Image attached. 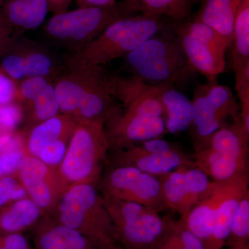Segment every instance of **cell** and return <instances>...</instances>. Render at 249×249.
<instances>
[{"mask_svg":"<svg viewBox=\"0 0 249 249\" xmlns=\"http://www.w3.org/2000/svg\"><path fill=\"white\" fill-rule=\"evenodd\" d=\"M24 107V132L36 124L60 114V106L53 83L47 87L34 101L22 106Z\"/></svg>","mask_w":249,"mask_h":249,"instance_id":"obj_27","label":"cell"},{"mask_svg":"<svg viewBox=\"0 0 249 249\" xmlns=\"http://www.w3.org/2000/svg\"><path fill=\"white\" fill-rule=\"evenodd\" d=\"M232 249H235V248H232Z\"/></svg>","mask_w":249,"mask_h":249,"instance_id":"obj_45","label":"cell"},{"mask_svg":"<svg viewBox=\"0 0 249 249\" xmlns=\"http://www.w3.org/2000/svg\"><path fill=\"white\" fill-rule=\"evenodd\" d=\"M14 39L12 27L0 13V53Z\"/></svg>","mask_w":249,"mask_h":249,"instance_id":"obj_40","label":"cell"},{"mask_svg":"<svg viewBox=\"0 0 249 249\" xmlns=\"http://www.w3.org/2000/svg\"><path fill=\"white\" fill-rule=\"evenodd\" d=\"M109 150L104 124H78L58 168L67 189L78 184L97 186L108 161Z\"/></svg>","mask_w":249,"mask_h":249,"instance_id":"obj_5","label":"cell"},{"mask_svg":"<svg viewBox=\"0 0 249 249\" xmlns=\"http://www.w3.org/2000/svg\"><path fill=\"white\" fill-rule=\"evenodd\" d=\"M193 159L196 168L217 182L227 181L238 174L249 171L248 162L223 156L208 146L195 149Z\"/></svg>","mask_w":249,"mask_h":249,"instance_id":"obj_24","label":"cell"},{"mask_svg":"<svg viewBox=\"0 0 249 249\" xmlns=\"http://www.w3.org/2000/svg\"><path fill=\"white\" fill-rule=\"evenodd\" d=\"M0 13L12 27L16 38L42 25L49 8L47 0H5Z\"/></svg>","mask_w":249,"mask_h":249,"instance_id":"obj_20","label":"cell"},{"mask_svg":"<svg viewBox=\"0 0 249 249\" xmlns=\"http://www.w3.org/2000/svg\"><path fill=\"white\" fill-rule=\"evenodd\" d=\"M181 23L190 34L211 46L218 52L226 53L228 49L230 48L226 39L205 23L195 19L181 21Z\"/></svg>","mask_w":249,"mask_h":249,"instance_id":"obj_33","label":"cell"},{"mask_svg":"<svg viewBox=\"0 0 249 249\" xmlns=\"http://www.w3.org/2000/svg\"><path fill=\"white\" fill-rule=\"evenodd\" d=\"M77 124L73 117L64 114L36 124L22 134L26 154L58 168Z\"/></svg>","mask_w":249,"mask_h":249,"instance_id":"obj_10","label":"cell"},{"mask_svg":"<svg viewBox=\"0 0 249 249\" xmlns=\"http://www.w3.org/2000/svg\"><path fill=\"white\" fill-rule=\"evenodd\" d=\"M37 249H95L79 232L45 214L32 228Z\"/></svg>","mask_w":249,"mask_h":249,"instance_id":"obj_18","label":"cell"},{"mask_svg":"<svg viewBox=\"0 0 249 249\" xmlns=\"http://www.w3.org/2000/svg\"><path fill=\"white\" fill-rule=\"evenodd\" d=\"M52 83V80L44 77L24 78L16 83V96L15 101L24 106L34 101Z\"/></svg>","mask_w":249,"mask_h":249,"instance_id":"obj_34","label":"cell"},{"mask_svg":"<svg viewBox=\"0 0 249 249\" xmlns=\"http://www.w3.org/2000/svg\"><path fill=\"white\" fill-rule=\"evenodd\" d=\"M66 67L65 54L24 35L14 38L0 53V71L16 83L30 77L53 82Z\"/></svg>","mask_w":249,"mask_h":249,"instance_id":"obj_7","label":"cell"},{"mask_svg":"<svg viewBox=\"0 0 249 249\" xmlns=\"http://www.w3.org/2000/svg\"><path fill=\"white\" fill-rule=\"evenodd\" d=\"M110 150H124L167 134L163 117L131 115L120 110L105 124Z\"/></svg>","mask_w":249,"mask_h":249,"instance_id":"obj_13","label":"cell"},{"mask_svg":"<svg viewBox=\"0 0 249 249\" xmlns=\"http://www.w3.org/2000/svg\"><path fill=\"white\" fill-rule=\"evenodd\" d=\"M230 48L233 71L249 64V0H242L237 9Z\"/></svg>","mask_w":249,"mask_h":249,"instance_id":"obj_26","label":"cell"},{"mask_svg":"<svg viewBox=\"0 0 249 249\" xmlns=\"http://www.w3.org/2000/svg\"><path fill=\"white\" fill-rule=\"evenodd\" d=\"M193 119L190 130L194 147L204 145L218 129L229 124L228 120L240 119V107L231 90L217 83V78L208 79L196 88L191 100Z\"/></svg>","mask_w":249,"mask_h":249,"instance_id":"obj_8","label":"cell"},{"mask_svg":"<svg viewBox=\"0 0 249 249\" xmlns=\"http://www.w3.org/2000/svg\"><path fill=\"white\" fill-rule=\"evenodd\" d=\"M97 188L103 197L137 203L158 212L168 209L158 177L134 167L110 165L103 173Z\"/></svg>","mask_w":249,"mask_h":249,"instance_id":"obj_9","label":"cell"},{"mask_svg":"<svg viewBox=\"0 0 249 249\" xmlns=\"http://www.w3.org/2000/svg\"><path fill=\"white\" fill-rule=\"evenodd\" d=\"M140 14L167 16L174 22L186 20L198 0H130Z\"/></svg>","mask_w":249,"mask_h":249,"instance_id":"obj_28","label":"cell"},{"mask_svg":"<svg viewBox=\"0 0 249 249\" xmlns=\"http://www.w3.org/2000/svg\"><path fill=\"white\" fill-rule=\"evenodd\" d=\"M249 236V189L241 199L238 209L232 222L228 242L232 248L247 249Z\"/></svg>","mask_w":249,"mask_h":249,"instance_id":"obj_32","label":"cell"},{"mask_svg":"<svg viewBox=\"0 0 249 249\" xmlns=\"http://www.w3.org/2000/svg\"><path fill=\"white\" fill-rule=\"evenodd\" d=\"M17 176L28 197L46 214L52 215L67 190L58 168L26 155L21 160Z\"/></svg>","mask_w":249,"mask_h":249,"instance_id":"obj_11","label":"cell"},{"mask_svg":"<svg viewBox=\"0 0 249 249\" xmlns=\"http://www.w3.org/2000/svg\"><path fill=\"white\" fill-rule=\"evenodd\" d=\"M235 89L240 104L249 103V64L234 71Z\"/></svg>","mask_w":249,"mask_h":249,"instance_id":"obj_38","label":"cell"},{"mask_svg":"<svg viewBox=\"0 0 249 249\" xmlns=\"http://www.w3.org/2000/svg\"><path fill=\"white\" fill-rule=\"evenodd\" d=\"M104 67H67L53 84L60 114L73 116L85 93L101 79Z\"/></svg>","mask_w":249,"mask_h":249,"instance_id":"obj_15","label":"cell"},{"mask_svg":"<svg viewBox=\"0 0 249 249\" xmlns=\"http://www.w3.org/2000/svg\"><path fill=\"white\" fill-rule=\"evenodd\" d=\"M156 249H204V246L180 221L169 218L168 229Z\"/></svg>","mask_w":249,"mask_h":249,"instance_id":"obj_31","label":"cell"},{"mask_svg":"<svg viewBox=\"0 0 249 249\" xmlns=\"http://www.w3.org/2000/svg\"><path fill=\"white\" fill-rule=\"evenodd\" d=\"M166 25L163 17L154 15L121 18L79 50L65 54L67 67H105L133 52Z\"/></svg>","mask_w":249,"mask_h":249,"instance_id":"obj_2","label":"cell"},{"mask_svg":"<svg viewBox=\"0 0 249 249\" xmlns=\"http://www.w3.org/2000/svg\"><path fill=\"white\" fill-rule=\"evenodd\" d=\"M212 181L202 170L187 167L185 172V198L179 214L185 219L209 190Z\"/></svg>","mask_w":249,"mask_h":249,"instance_id":"obj_29","label":"cell"},{"mask_svg":"<svg viewBox=\"0 0 249 249\" xmlns=\"http://www.w3.org/2000/svg\"><path fill=\"white\" fill-rule=\"evenodd\" d=\"M249 171L238 174L235 177L231 189L219 206L213 231L204 245V249H221L227 242L241 199L249 189Z\"/></svg>","mask_w":249,"mask_h":249,"instance_id":"obj_19","label":"cell"},{"mask_svg":"<svg viewBox=\"0 0 249 249\" xmlns=\"http://www.w3.org/2000/svg\"><path fill=\"white\" fill-rule=\"evenodd\" d=\"M26 154L22 139L0 152V178L17 175L21 160Z\"/></svg>","mask_w":249,"mask_h":249,"instance_id":"obj_35","label":"cell"},{"mask_svg":"<svg viewBox=\"0 0 249 249\" xmlns=\"http://www.w3.org/2000/svg\"><path fill=\"white\" fill-rule=\"evenodd\" d=\"M122 58L129 75L152 86H180L196 73L172 24Z\"/></svg>","mask_w":249,"mask_h":249,"instance_id":"obj_1","label":"cell"},{"mask_svg":"<svg viewBox=\"0 0 249 249\" xmlns=\"http://www.w3.org/2000/svg\"><path fill=\"white\" fill-rule=\"evenodd\" d=\"M130 0L103 7H81L52 16L42 28L45 43L64 54L79 50L121 18L138 14Z\"/></svg>","mask_w":249,"mask_h":249,"instance_id":"obj_3","label":"cell"},{"mask_svg":"<svg viewBox=\"0 0 249 249\" xmlns=\"http://www.w3.org/2000/svg\"><path fill=\"white\" fill-rule=\"evenodd\" d=\"M51 216L84 235L95 249H112L119 245L115 228L97 186L70 187Z\"/></svg>","mask_w":249,"mask_h":249,"instance_id":"obj_4","label":"cell"},{"mask_svg":"<svg viewBox=\"0 0 249 249\" xmlns=\"http://www.w3.org/2000/svg\"><path fill=\"white\" fill-rule=\"evenodd\" d=\"M172 27L179 39L188 62L196 73L204 75L207 79H213L225 71L226 53L218 52L192 36L181 22H173Z\"/></svg>","mask_w":249,"mask_h":249,"instance_id":"obj_17","label":"cell"},{"mask_svg":"<svg viewBox=\"0 0 249 249\" xmlns=\"http://www.w3.org/2000/svg\"><path fill=\"white\" fill-rule=\"evenodd\" d=\"M0 249H30V246L22 232L0 234Z\"/></svg>","mask_w":249,"mask_h":249,"instance_id":"obj_39","label":"cell"},{"mask_svg":"<svg viewBox=\"0 0 249 249\" xmlns=\"http://www.w3.org/2000/svg\"><path fill=\"white\" fill-rule=\"evenodd\" d=\"M112 249H124V248H123L122 247H121V245H118L116 246V247H114V248H113Z\"/></svg>","mask_w":249,"mask_h":249,"instance_id":"obj_44","label":"cell"},{"mask_svg":"<svg viewBox=\"0 0 249 249\" xmlns=\"http://www.w3.org/2000/svg\"><path fill=\"white\" fill-rule=\"evenodd\" d=\"M24 119V107L20 103L14 101L0 106V131L16 132Z\"/></svg>","mask_w":249,"mask_h":249,"instance_id":"obj_36","label":"cell"},{"mask_svg":"<svg viewBox=\"0 0 249 249\" xmlns=\"http://www.w3.org/2000/svg\"><path fill=\"white\" fill-rule=\"evenodd\" d=\"M160 101L167 134H178L189 129L193 119L191 100L176 87L161 86Z\"/></svg>","mask_w":249,"mask_h":249,"instance_id":"obj_21","label":"cell"},{"mask_svg":"<svg viewBox=\"0 0 249 249\" xmlns=\"http://www.w3.org/2000/svg\"><path fill=\"white\" fill-rule=\"evenodd\" d=\"M27 196L17 175L0 178V209Z\"/></svg>","mask_w":249,"mask_h":249,"instance_id":"obj_37","label":"cell"},{"mask_svg":"<svg viewBox=\"0 0 249 249\" xmlns=\"http://www.w3.org/2000/svg\"><path fill=\"white\" fill-rule=\"evenodd\" d=\"M242 0H203L193 19L212 27L231 45L236 14Z\"/></svg>","mask_w":249,"mask_h":249,"instance_id":"obj_23","label":"cell"},{"mask_svg":"<svg viewBox=\"0 0 249 249\" xmlns=\"http://www.w3.org/2000/svg\"><path fill=\"white\" fill-rule=\"evenodd\" d=\"M105 83L111 96L121 105L123 112L131 115L163 117L160 101L161 86L147 85L132 75L119 76L106 71Z\"/></svg>","mask_w":249,"mask_h":249,"instance_id":"obj_12","label":"cell"},{"mask_svg":"<svg viewBox=\"0 0 249 249\" xmlns=\"http://www.w3.org/2000/svg\"><path fill=\"white\" fill-rule=\"evenodd\" d=\"M236 176L225 181H212L209 190L187 217L180 219L183 227L196 235L204 246L212 235L218 210L231 189Z\"/></svg>","mask_w":249,"mask_h":249,"instance_id":"obj_16","label":"cell"},{"mask_svg":"<svg viewBox=\"0 0 249 249\" xmlns=\"http://www.w3.org/2000/svg\"><path fill=\"white\" fill-rule=\"evenodd\" d=\"M5 0H0V11H1V7H2L3 4H4Z\"/></svg>","mask_w":249,"mask_h":249,"instance_id":"obj_43","label":"cell"},{"mask_svg":"<svg viewBox=\"0 0 249 249\" xmlns=\"http://www.w3.org/2000/svg\"><path fill=\"white\" fill-rule=\"evenodd\" d=\"M78 8L103 7L116 4L118 0H76Z\"/></svg>","mask_w":249,"mask_h":249,"instance_id":"obj_42","label":"cell"},{"mask_svg":"<svg viewBox=\"0 0 249 249\" xmlns=\"http://www.w3.org/2000/svg\"><path fill=\"white\" fill-rule=\"evenodd\" d=\"M115 228L118 243L124 249H156L168 229L169 218L144 205L103 197Z\"/></svg>","mask_w":249,"mask_h":249,"instance_id":"obj_6","label":"cell"},{"mask_svg":"<svg viewBox=\"0 0 249 249\" xmlns=\"http://www.w3.org/2000/svg\"><path fill=\"white\" fill-rule=\"evenodd\" d=\"M45 214L28 196L14 201L0 209V234L22 232Z\"/></svg>","mask_w":249,"mask_h":249,"instance_id":"obj_25","label":"cell"},{"mask_svg":"<svg viewBox=\"0 0 249 249\" xmlns=\"http://www.w3.org/2000/svg\"><path fill=\"white\" fill-rule=\"evenodd\" d=\"M186 165L158 177L161 187L162 196L168 209L179 214L185 198V172Z\"/></svg>","mask_w":249,"mask_h":249,"instance_id":"obj_30","label":"cell"},{"mask_svg":"<svg viewBox=\"0 0 249 249\" xmlns=\"http://www.w3.org/2000/svg\"><path fill=\"white\" fill-rule=\"evenodd\" d=\"M249 133L240 119L218 129L201 147H211L220 155L249 163Z\"/></svg>","mask_w":249,"mask_h":249,"instance_id":"obj_22","label":"cell"},{"mask_svg":"<svg viewBox=\"0 0 249 249\" xmlns=\"http://www.w3.org/2000/svg\"><path fill=\"white\" fill-rule=\"evenodd\" d=\"M73 0H47L49 12L53 16L63 14L68 11Z\"/></svg>","mask_w":249,"mask_h":249,"instance_id":"obj_41","label":"cell"},{"mask_svg":"<svg viewBox=\"0 0 249 249\" xmlns=\"http://www.w3.org/2000/svg\"><path fill=\"white\" fill-rule=\"evenodd\" d=\"M185 165L196 168L193 157L178 148L165 152H152L143 150L136 145L124 150L112 151L111 165L134 167L156 177L162 176Z\"/></svg>","mask_w":249,"mask_h":249,"instance_id":"obj_14","label":"cell"}]
</instances>
